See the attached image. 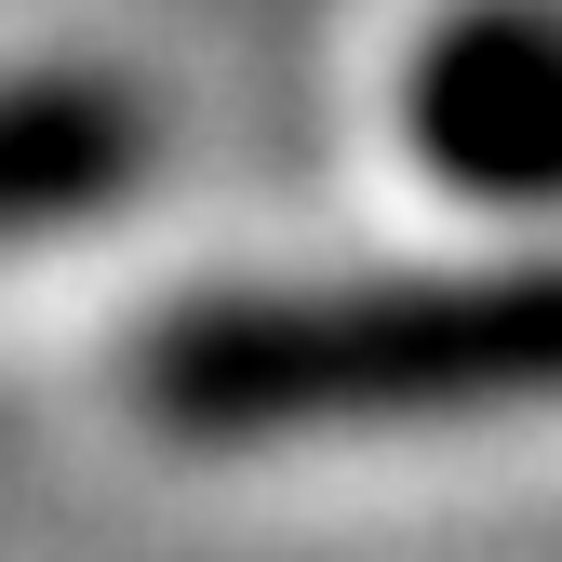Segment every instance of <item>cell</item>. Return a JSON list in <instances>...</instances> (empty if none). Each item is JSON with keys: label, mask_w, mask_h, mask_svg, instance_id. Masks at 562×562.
<instances>
[{"label": "cell", "mask_w": 562, "mask_h": 562, "mask_svg": "<svg viewBox=\"0 0 562 562\" xmlns=\"http://www.w3.org/2000/svg\"><path fill=\"white\" fill-rule=\"evenodd\" d=\"M161 429H415V415L562 402V255L429 268V281H308V295H201L134 348Z\"/></svg>", "instance_id": "6da1fadb"}, {"label": "cell", "mask_w": 562, "mask_h": 562, "mask_svg": "<svg viewBox=\"0 0 562 562\" xmlns=\"http://www.w3.org/2000/svg\"><path fill=\"white\" fill-rule=\"evenodd\" d=\"M148 175V94L108 67H27L0 81V241L81 228Z\"/></svg>", "instance_id": "3957f363"}, {"label": "cell", "mask_w": 562, "mask_h": 562, "mask_svg": "<svg viewBox=\"0 0 562 562\" xmlns=\"http://www.w3.org/2000/svg\"><path fill=\"white\" fill-rule=\"evenodd\" d=\"M402 121L469 201H562V0H456L415 41Z\"/></svg>", "instance_id": "7a4b0ae2"}]
</instances>
